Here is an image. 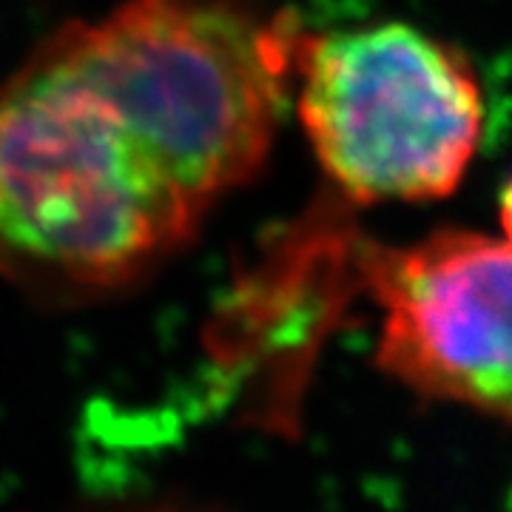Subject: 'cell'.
Masks as SVG:
<instances>
[{
	"instance_id": "6da1fadb",
	"label": "cell",
	"mask_w": 512,
	"mask_h": 512,
	"mask_svg": "<svg viewBox=\"0 0 512 512\" xmlns=\"http://www.w3.org/2000/svg\"><path fill=\"white\" fill-rule=\"evenodd\" d=\"M202 214L57 29L0 83V274L52 305L143 285Z\"/></svg>"
},
{
	"instance_id": "7a4b0ae2",
	"label": "cell",
	"mask_w": 512,
	"mask_h": 512,
	"mask_svg": "<svg viewBox=\"0 0 512 512\" xmlns=\"http://www.w3.org/2000/svg\"><path fill=\"white\" fill-rule=\"evenodd\" d=\"M60 35L202 214L262 171L293 94V20L239 0H123Z\"/></svg>"
},
{
	"instance_id": "3957f363",
	"label": "cell",
	"mask_w": 512,
	"mask_h": 512,
	"mask_svg": "<svg viewBox=\"0 0 512 512\" xmlns=\"http://www.w3.org/2000/svg\"><path fill=\"white\" fill-rule=\"evenodd\" d=\"M291 97L322 171L359 205L453 194L484 131L470 63L407 23L302 32Z\"/></svg>"
},
{
	"instance_id": "277c9868",
	"label": "cell",
	"mask_w": 512,
	"mask_h": 512,
	"mask_svg": "<svg viewBox=\"0 0 512 512\" xmlns=\"http://www.w3.org/2000/svg\"><path fill=\"white\" fill-rule=\"evenodd\" d=\"M359 288L382 328L376 362L396 382L512 427V242L439 231L356 248Z\"/></svg>"
},
{
	"instance_id": "5b68a950",
	"label": "cell",
	"mask_w": 512,
	"mask_h": 512,
	"mask_svg": "<svg viewBox=\"0 0 512 512\" xmlns=\"http://www.w3.org/2000/svg\"><path fill=\"white\" fill-rule=\"evenodd\" d=\"M501 228H504V237L512 242V177L501 194Z\"/></svg>"
},
{
	"instance_id": "8992f818",
	"label": "cell",
	"mask_w": 512,
	"mask_h": 512,
	"mask_svg": "<svg viewBox=\"0 0 512 512\" xmlns=\"http://www.w3.org/2000/svg\"><path fill=\"white\" fill-rule=\"evenodd\" d=\"M106 512H200L180 504H143V507H123V510H106Z\"/></svg>"
}]
</instances>
